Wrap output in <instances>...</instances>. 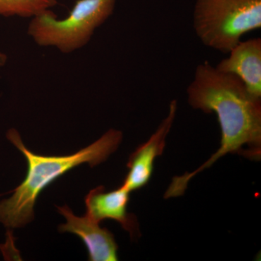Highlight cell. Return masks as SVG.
I'll list each match as a JSON object with an SVG mask.
<instances>
[{
    "label": "cell",
    "mask_w": 261,
    "mask_h": 261,
    "mask_svg": "<svg viewBox=\"0 0 261 261\" xmlns=\"http://www.w3.org/2000/svg\"><path fill=\"white\" fill-rule=\"evenodd\" d=\"M187 94L192 108L217 116L221 146L195 171L173 178L165 193L166 199L184 195L192 178L226 154H238L251 161L260 160L261 99L249 93L243 81L220 71L205 61L196 68Z\"/></svg>",
    "instance_id": "1"
},
{
    "label": "cell",
    "mask_w": 261,
    "mask_h": 261,
    "mask_svg": "<svg viewBox=\"0 0 261 261\" xmlns=\"http://www.w3.org/2000/svg\"><path fill=\"white\" fill-rule=\"evenodd\" d=\"M6 136L23 154L28 166L25 179L13 190V195L0 200V224L8 230L22 228L32 222L38 197L51 183L84 163L94 167L105 162L116 152L123 140L121 130L111 128L93 143L75 153L45 156L29 150L15 128L8 130Z\"/></svg>",
    "instance_id": "2"
},
{
    "label": "cell",
    "mask_w": 261,
    "mask_h": 261,
    "mask_svg": "<svg viewBox=\"0 0 261 261\" xmlns=\"http://www.w3.org/2000/svg\"><path fill=\"white\" fill-rule=\"evenodd\" d=\"M117 0H76L65 18L51 10L30 19L27 34L39 47L70 54L85 47L114 13Z\"/></svg>",
    "instance_id": "3"
},
{
    "label": "cell",
    "mask_w": 261,
    "mask_h": 261,
    "mask_svg": "<svg viewBox=\"0 0 261 261\" xmlns=\"http://www.w3.org/2000/svg\"><path fill=\"white\" fill-rule=\"evenodd\" d=\"M196 35L206 47L228 53L247 33L261 27V0H196Z\"/></svg>",
    "instance_id": "4"
},
{
    "label": "cell",
    "mask_w": 261,
    "mask_h": 261,
    "mask_svg": "<svg viewBox=\"0 0 261 261\" xmlns=\"http://www.w3.org/2000/svg\"><path fill=\"white\" fill-rule=\"evenodd\" d=\"M177 108V101L173 99L170 103L168 116L155 132L130 154L127 163L128 172L121 185L130 192L140 190L149 183L153 173L154 161L164 151L166 138L172 128Z\"/></svg>",
    "instance_id": "5"
},
{
    "label": "cell",
    "mask_w": 261,
    "mask_h": 261,
    "mask_svg": "<svg viewBox=\"0 0 261 261\" xmlns=\"http://www.w3.org/2000/svg\"><path fill=\"white\" fill-rule=\"evenodd\" d=\"M57 208L66 221L58 226L60 232L78 236L87 247L89 260H118V246L114 235L108 228L100 227L99 222L88 214L82 217L75 216L68 205L57 206Z\"/></svg>",
    "instance_id": "6"
},
{
    "label": "cell",
    "mask_w": 261,
    "mask_h": 261,
    "mask_svg": "<svg viewBox=\"0 0 261 261\" xmlns=\"http://www.w3.org/2000/svg\"><path fill=\"white\" fill-rule=\"evenodd\" d=\"M129 194L122 185L110 192H106L103 186L96 187L85 197L86 214L99 223L106 219L117 221L129 233L132 240H137L141 236L138 221L127 210Z\"/></svg>",
    "instance_id": "7"
},
{
    "label": "cell",
    "mask_w": 261,
    "mask_h": 261,
    "mask_svg": "<svg viewBox=\"0 0 261 261\" xmlns=\"http://www.w3.org/2000/svg\"><path fill=\"white\" fill-rule=\"evenodd\" d=\"M219 62L220 71L239 77L249 93L261 99V39L253 38L240 42Z\"/></svg>",
    "instance_id": "8"
},
{
    "label": "cell",
    "mask_w": 261,
    "mask_h": 261,
    "mask_svg": "<svg viewBox=\"0 0 261 261\" xmlns=\"http://www.w3.org/2000/svg\"><path fill=\"white\" fill-rule=\"evenodd\" d=\"M58 3V0H0V17L31 19L53 9Z\"/></svg>",
    "instance_id": "9"
},
{
    "label": "cell",
    "mask_w": 261,
    "mask_h": 261,
    "mask_svg": "<svg viewBox=\"0 0 261 261\" xmlns=\"http://www.w3.org/2000/svg\"><path fill=\"white\" fill-rule=\"evenodd\" d=\"M8 58L5 53L0 51V68L4 67L8 62Z\"/></svg>",
    "instance_id": "10"
}]
</instances>
